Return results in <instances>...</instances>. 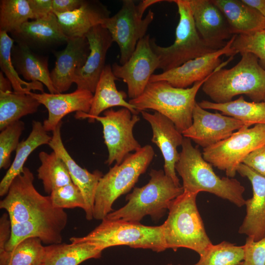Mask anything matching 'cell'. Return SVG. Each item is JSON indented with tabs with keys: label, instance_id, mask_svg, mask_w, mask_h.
Here are the masks:
<instances>
[{
	"label": "cell",
	"instance_id": "31",
	"mask_svg": "<svg viewBox=\"0 0 265 265\" xmlns=\"http://www.w3.org/2000/svg\"><path fill=\"white\" fill-rule=\"evenodd\" d=\"M205 109H213L221 112L243 122L250 127L259 124H265V102H247L243 96L225 103H216L207 100L198 103Z\"/></svg>",
	"mask_w": 265,
	"mask_h": 265
},
{
	"label": "cell",
	"instance_id": "12",
	"mask_svg": "<svg viewBox=\"0 0 265 265\" xmlns=\"http://www.w3.org/2000/svg\"><path fill=\"white\" fill-rule=\"evenodd\" d=\"M135 6L132 0H123L120 9L101 25L108 30L113 41L117 44L121 65L127 61L138 42L146 35L154 18V13L150 10L144 18L140 17Z\"/></svg>",
	"mask_w": 265,
	"mask_h": 265
},
{
	"label": "cell",
	"instance_id": "15",
	"mask_svg": "<svg viewBox=\"0 0 265 265\" xmlns=\"http://www.w3.org/2000/svg\"><path fill=\"white\" fill-rule=\"evenodd\" d=\"M235 36L234 35L223 48L215 52L191 59L170 70L153 74L149 82L165 81L173 86L186 88L205 80L222 63L221 56H230Z\"/></svg>",
	"mask_w": 265,
	"mask_h": 265
},
{
	"label": "cell",
	"instance_id": "50",
	"mask_svg": "<svg viewBox=\"0 0 265 265\" xmlns=\"http://www.w3.org/2000/svg\"><path fill=\"white\" fill-rule=\"evenodd\" d=\"M264 102H265V99H264Z\"/></svg>",
	"mask_w": 265,
	"mask_h": 265
},
{
	"label": "cell",
	"instance_id": "42",
	"mask_svg": "<svg viewBox=\"0 0 265 265\" xmlns=\"http://www.w3.org/2000/svg\"><path fill=\"white\" fill-rule=\"evenodd\" d=\"M242 163L265 177V145L250 153Z\"/></svg>",
	"mask_w": 265,
	"mask_h": 265
},
{
	"label": "cell",
	"instance_id": "40",
	"mask_svg": "<svg viewBox=\"0 0 265 265\" xmlns=\"http://www.w3.org/2000/svg\"><path fill=\"white\" fill-rule=\"evenodd\" d=\"M52 205L56 209L80 208L84 211L85 203L83 195L73 183L54 189L50 194Z\"/></svg>",
	"mask_w": 265,
	"mask_h": 265
},
{
	"label": "cell",
	"instance_id": "8",
	"mask_svg": "<svg viewBox=\"0 0 265 265\" xmlns=\"http://www.w3.org/2000/svg\"><path fill=\"white\" fill-rule=\"evenodd\" d=\"M167 1L176 3L179 15L175 41L169 46L162 47L157 44L155 38H150V40L151 48L159 61V69L163 72L217 51L209 46L199 35L188 0Z\"/></svg>",
	"mask_w": 265,
	"mask_h": 265
},
{
	"label": "cell",
	"instance_id": "21",
	"mask_svg": "<svg viewBox=\"0 0 265 265\" xmlns=\"http://www.w3.org/2000/svg\"><path fill=\"white\" fill-rule=\"evenodd\" d=\"M237 172L249 180L253 190L252 197L245 200L246 215L238 232L258 241L265 238V177L243 163Z\"/></svg>",
	"mask_w": 265,
	"mask_h": 265
},
{
	"label": "cell",
	"instance_id": "48",
	"mask_svg": "<svg viewBox=\"0 0 265 265\" xmlns=\"http://www.w3.org/2000/svg\"><path fill=\"white\" fill-rule=\"evenodd\" d=\"M12 85L8 79L5 77L3 73L0 72V91H7L12 90Z\"/></svg>",
	"mask_w": 265,
	"mask_h": 265
},
{
	"label": "cell",
	"instance_id": "5",
	"mask_svg": "<svg viewBox=\"0 0 265 265\" xmlns=\"http://www.w3.org/2000/svg\"><path fill=\"white\" fill-rule=\"evenodd\" d=\"M207 78L186 88L173 86L165 81L149 82L140 96L129 102L138 112L153 109L165 116L182 132L192 124L196 96Z\"/></svg>",
	"mask_w": 265,
	"mask_h": 265
},
{
	"label": "cell",
	"instance_id": "39",
	"mask_svg": "<svg viewBox=\"0 0 265 265\" xmlns=\"http://www.w3.org/2000/svg\"><path fill=\"white\" fill-rule=\"evenodd\" d=\"M25 129V123L21 120L13 122L0 131V168L10 167V156L16 150L19 138Z\"/></svg>",
	"mask_w": 265,
	"mask_h": 265
},
{
	"label": "cell",
	"instance_id": "28",
	"mask_svg": "<svg viewBox=\"0 0 265 265\" xmlns=\"http://www.w3.org/2000/svg\"><path fill=\"white\" fill-rule=\"evenodd\" d=\"M11 59L18 74L26 81L40 82L50 93H58L52 82L48 57L36 53L25 45L16 44L12 49Z\"/></svg>",
	"mask_w": 265,
	"mask_h": 265
},
{
	"label": "cell",
	"instance_id": "7",
	"mask_svg": "<svg viewBox=\"0 0 265 265\" xmlns=\"http://www.w3.org/2000/svg\"><path fill=\"white\" fill-rule=\"evenodd\" d=\"M70 241L93 244L103 250L118 245L148 249L157 252L167 249L161 225L146 226L140 223L106 217L86 236L72 237Z\"/></svg>",
	"mask_w": 265,
	"mask_h": 265
},
{
	"label": "cell",
	"instance_id": "22",
	"mask_svg": "<svg viewBox=\"0 0 265 265\" xmlns=\"http://www.w3.org/2000/svg\"><path fill=\"white\" fill-rule=\"evenodd\" d=\"M63 50L53 52L56 61L50 72L52 83L58 93L70 88L74 83L75 72L84 65L90 53L85 36L69 38Z\"/></svg>",
	"mask_w": 265,
	"mask_h": 265
},
{
	"label": "cell",
	"instance_id": "41",
	"mask_svg": "<svg viewBox=\"0 0 265 265\" xmlns=\"http://www.w3.org/2000/svg\"><path fill=\"white\" fill-rule=\"evenodd\" d=\"M243 248V260L238 265H265V238L254 241L247 237Z\"/></svg>",
	"mask_w": 265,
	"mask_h": 265
},
{
	"label": "cell",
	"instance_id": "51",
	"mask_svg": "<svg viewBox=\"0 0 265 265\" xmlns=\"http://www.w3.org/2000/svg\"></svg>",
	"mask_w": 265,
	"mask_h": 265
},
{
	"label": "cell",
	"instance_id": "38",
	"mask_svg": "<svg viewBox=\"0 0 265 265\" xmlns=\"http://www.w3.org/2000/svg\"><path fill=\"white\" fill-rule=\"evenodd\" d=\"M244 53L255 55L265 70V30L245 34L236 35L231 47L230 57Z\"/></svg>",
	"mask_w": 265,
	"mask_h": 265
},
{
	"label": "cell",
	"instance_id": "37",
	"mask_svg": "<svg viewBox=\"0 0 265 265\" xmlns=\"http://www.w3.org/2000/svg\"><path fill=\"white\" fill-rule=\"evenodd\" d=\"M243 258V246L223 241L215 245L211 243L196 263L186 265H238Z\"/></svg>",
	"mask_w": 265,
	"mask_h": 265
},
{
	"label": "cell",
	"instance_id": "32",
	"mask_svg": "<svg viewBox=\"0 0 265 265\" xmlns=\"http://www.w3.org/2000/svg\"><path fill=\"white\" fill-rule=\"evenodd\" d=\"M41 104L28 93L0 91V130L36 112Z\"/></svg>",
	"mask_w": 265,
	"mask_h": 265
},
{
	"label": "cell",
	"instance_id": "17",
	"mask_svg": "<svg viewBox=\"0 0 265 265\" xmlns=\"http://www.w3.org/2000/svg\"><path fill=\"white\" fill-rule=\"evenodd\" d=\"M67 214L63 209L51 214L11 225L10 238L4 251H11L21 241L37 238L47 244L61 243L62 232L67 222Z\"/></svg>",
	"mask_w": 265,
	"mask_h": 265
},
{
	"label": "cell",
	"instance_id": "43",
	"mask_svg": "<svg viewBox=\"0 0 265 265\" xmlns=\"http://www.w3.org/2000/svg\"><path fill=\"white\" fill-rule=\"evenodd\" d=\"M35 20L44 19L53 13L52 0H28Z\"/></svg>",
	"mask_w": 265,
	"mask_h": 265
},
{
	"label": "cell",
	"instance_id": "20",
	"mask_svg": "<svg viewBox=\"0 0 265 265\" xmlns=\"http://www.w3.org/2000/svg\"><path fill=\"white\" fill-rule=\"evenodd\" d=\"M27 93L47 109L48 117L43 123L47 132H53L62 122V119L69 113H88L93 97V93L90 91L78 89L69 93H36L31 91Z\"/></svg>",
	"mask_w": 265,
	"mask_h": 265
},
{
	"label": "cell",
	"instance_id": "18",
	"mask_svg": "<svg viewBox=\"0 0 265 265\" xmlns=\"http://www.w3.org/2000/svg\"><path fill=\"white\" fill-rule=\"evenodd\" d=\"M140 112L152 128L151 141L157 145L162 154L165 175L171 178L176 185L181 186L176 174L175 165L180 156L177 148L182 145L184 138L182 132L170 119L158 112L150 113L142 111Z\"/></svg>",
	"mask_w": 265,
	"mask_h": 265
},
{
	"label": "cell",
	"instance_id": "6",
	"mask_svg": "<svg viewBox=\"0 0 265 265\" xmlns=\"http://www.w3.org/2000/svg\"><path fill=\"white\" fill-rule=\"evenodd\" d=\"M155 152L150 145L129 154L119 164H116L101 178L94 200L93 218L102 220L113 211L114 201L129 192L152 162Z\"/></svg>",
	"mask_w": 265,
	"mask_h": 265
},
{
	"label": "cell",
	"instance_id": "46",
	"mask_svg": "<svg viewBox=\"0 0 265 265\" xmlns=\"http://www.w3.org/2000/svg\"><path fill=\"white\" fill-rule=\"evenodd\" d=\"M163 1L160 0H142L136 5V10L138 16L143 18V15L148 7L157 3Z\"/></svg>",
	"mask_w": 265,
	"mask_h": 265
},
{
	"label": "cell",
	"instance_id": "29",
	"mask_svg": "<svg viewBox=\"0 0 265 265\" xmlns=\"http://www.w3.org/2000/svg\"><path fill=\"white\" fill-rule=\"evenodd\" d=\"M52 136L45 130L40 121H32V130L28 137L20 142L16 149L14 160L0 183V196L8 192L13 180L23 170L27 158L33 151L41 145L48 144Z\"/></svg>",
	"mask_w": 265,
	"mask_h": 265
},
{
	"label": "cell",
	"instance_id": "35",
	"mask_svg": "<svg viewBox=\"0 0 265 265\" xmlns=\"http://www.w3.org/2000/svg\"><path fill=\"white\" fill-rule=\"evenodd\" d=\"M45 253L39 238H27L11 251L0 253V265H42Z\"/></svg>",
	"mask_w": 265,
	"mask_h": 265
},
{
	"label": "cell",
	"instance_id": "47",
	"mask_svg": "<svg viewBox=\"0 0 265 265\" xmlns=\"http://www.w3.org/2000/svg\"><path fill=\"white\" fill-rule=\"evenodd\" d=\"M244 2L259 11L265 18V0H242Z\"/></svg>",
	"mask_w": 265,
	"mask_h": 265
},
{
	"label": "cell",
	"instance_id": "33",
	"mask_svg": "<svg viewBox=\"0 0 265 265\" xmlns=\"http://www.w3.org/2000/svg\"><path fill=\"white\" fill-rule=\"evenodd\" d=\"M39 158L41 165L37 176L47 193L50 194L55 188L73 183L66 164L54 151L50 154L42 151Z\"/></svg>",
	"mask_w": 265,
	"mask_h": 265
},
{
	"label": "cell",
	"instance_id": "23",
	"mask_svg": "<svg viewBox=\"0 0 265 265\" xmlns=\"http://www.w3.org/2000/svg\"><path fill=\"white\" fill-rule=\"evenodd\" d=\"M62 122L53 132L52 139L48 145L66 164L72 182L81 191L85 203V217L87 220L93 218L95 196L102 172L97 170L91 173L80 167L71 157L66 149L61 138Z\"/></svg>",
	"mask_w": 265,
	"mask_h": 265
},
{
	"label": "cell",
	"instance_id": "1",
	"mask_svg": "<svg viewBox=\"0 0 265 265\" xmlns=\"http://www.w3.org/2000/svg\"><path fill=\"white\" fill-rule=\"evenodd\" d=\"M240 55L239 61L230 69L223 68L233 57L222 62L203 84L202 91L213 102L227 103L239 95H245L255 102L264 101L265 70L253 54Z\"/></svg>",
	"mask_w": 265,
	"mask_h": 265
},
{
	"label": "cell",
	"instance_id": "44",
	"mask_svg": "<svg viewBox=\"0 0 265 265\" xmlns=\"http://www.w3.org/2000/svg\"><path fill=\"white\" fill-rule=\"evenodd\" d=\"M83 0H52L53 13H65L73 11L80 7Z\"/></svg>",
	"mask_w": 265,
	"mask_h": 265
},
{
	"label": "cell",
	"instance_id": "27",
	"mask_svg": "<svg viewBox=\"0 0 265 265\" xmlns=\"http://www.w3.org/2000/svg\"><path fill=\"white\" fill-rule=\"evenodd\" d=\"M224 14L233 35L265 29V18L242 0H212Z\"/></svg>",
	"mask_w": 265,
	"mask_h": 265
},
{
	"label": "cell",
	"instance_id": "10",
	"mask_svg": "<svg viewBox=\"0 0 265 265\" xmlns=\"http://www.w3.org/2000/svg\"><path fill=\"white\" fill-rule=\"evenodd\" d=\"M34 175L27 167L13 180L0 208L8 213L11 225L47 216L57 212L49 196H43L33 184Z\"/></svg>",
	"mask_w": 265,
	"mask_h": 265
},
{
	"label": "cell",
	"instance_id": "11",
	"mask_svg": "<svg viewBox=\"0 0 265 265\" xmlns=\"http://www.w3.org/2000/svg\"><path fill=\"white\" fill-rule=\"evenodd\" d=\"M100 122L103 126V137L108 151L105 163L111 165L114 161L120 164L131 153L142 147L133 134L135 124L140 120L137 114H133L128 108L105 111L103 116L91 118L88 121Z\"/></svg>",
	"mask_w": 265,
	"mask_h": 265
},
{
	"label": "cell",
	"instance_id": "49",
	"mask_svg": "<svg viewBox=\"0 0 265 265\" xmlns=\"http://www.w3.org/2000/svg\"><path fill=\"white\" fill-rule=\"evenodd\" d=\"M166 265H172V264H168Z\"/></svg>",
	"mask_w": 265,
	"mask_h": 265
},
{
	"label": "cell",
	"instance_id": "34",
	"mask_svg": "<svg viewBox=\"0 0 265 265\" xmlns=\"http://www.w3.org/2000/svg\"><path fill=\"white\" fill-rule=\"evenodd\" d=\"M14 42L8 33L0 31V67L1 72L10 81L14 91L16 92L27 94L31 90L44 92L43 85L41 82L24 81L19 77L11 59V52Z\"/></svg>",
	"mask_w": 265,
	"mask_h": 265
},
{
	"label": "cell",
	"instance_id": "9",
	"mask_svg": "<svg viewBox=\"0 0 265 265\" xmlns=\"http://www.w3.org/2000/svg\"><path fill=\"white\" fill-rule=\"evenodd\" d=\"M265 145V124L244 126L227 138L204 148L202 155L211 165L234 178L245 158Z\"/></svg>",
	"mask_w": 265,
	"mask_h": 265
},
{
	"label": "cell",
	"instance_id": "25",
	"mask_svg": "<svg viewBox=\"0 0 265 265\" xmlns=\"http://www.w3.org/2000/svg\"><path fill=\"white\" fill-rule=\"evenodd\" d=\"M110 13L106 6L96 0H83L80 7L71 12L54 13L68 38L84 37L91 28L102 25Z\"/></svg>",
	"mask_w": 265,
	"mask_h": 265
},
{
	"label": "cell",
	"instance_id": "13",
	"mask_svg": "<svg viewBox=\"0 0 265 265\" xmlns=\"http://www.w3.org/2000/svg\"><path fill=\"white\" fill-rule=\"evenodd\" d=\"M149 34L137 43L132 54L124 64L115 62L112 71L117 79L126 83L130 99L140 96L145 89L155 71L159 69V61L150 45Z\"/></svg>",
	"mask_w": 265,
	"mask_h": 265
},
{
	"label": "cell",
	"instance_id": "36",
	"mask_svg": "<svg viewBox=\"0 0 265 265\" xmlns=\"http://www.w3.org/2000/svg\"><path fill=\"white\" fill-rule=\"evenodd\" d=\"M29 19L35 18L28 0L0 1V31L12 33Z\"/></svg>",
	"mask_w": 265,
	"mask_h": 265
},
{
	"label": "cell",
	"instance_id": "26",
	"mask_svg": "<svg viewBox=\"0 0 265 265\" xmlns=\"http://www.w3.org/2000/svg\"><path fill=\"white\" fill-rule=\"evenodd\" d=\"M118 80L114 75L111 65L106 64L93 94L89 112H76L77 119H88L99 116L102 112L114 106H121L129 109L133 114L138 112L134 107L126 101L127 94L117 89L115 80Z\"/></svg>",
	"mask_w": 265,
	"mask_h": 265
},
{
	"label": "cell",
	"instance_id": "19",
	"mask_svg": "<svg viewBox=\"0 0 265 265\" xmlns=\"http://www.w3.org/2000/svg\"><path fill=\"white\" fill-rule=\"evenodd\" d=\"M196 28L203 40L217 50L234 35L222 11L212 0H188Z\"/></svg>",
	"mask_w": 265,
	"mask_h": 265
},
{
	"label": "cell",
	"instance_id": "45",
	"mask_svg": "<svg viewBox=\"0 0 265 265\" xmlns=\"http://www.w3.org/2000/svg\"><path fill=\"white\" fill-rule=\"evenodd\" d=\"M11 233V223L8 213H3L0 219V252L4 249Z\"/></svg>",
	"mask_w": 265,
	"mask_h": 265
},
{
	"label": "cell",
	"instance_id": "24",
	"mask_svg": "<svg viewBox=\"0 0 265 265\" xmlns=\"http://www.w3.org/2000/svg\"><path fill=\"white\" fill-rule=\"evenodd\" d=\"M11 34L16 44L25 45L33 51L50 50L66 43L68 39L54 13L44 19L28 21Z\"/></svg>",
	"mask_w": 265,
	"mask_h": 265
},
{
	"label": "cell",
	"instance_id": "3",
	"mask_svg": "<svg viewBox=\"0 0 265 265\" xmlns=\"http://www.w3.org/2000/svg\"><path fill=\"white\" fill-rule=\"evenodd\" d=\"M150 179L145 186L134 187L126 197L128 203L112 211L106 217L109 219H122L140 223L150 215L155 221L160 219L168 210L171 202L184 191L182 186L175 184L163 170H151Z\"/></svg>",
	"mask_w": 265,
	"mask_h": 265
},
{
	"label": "cell",
	"instance_id": "16",
	"mask_svg": "<svg viewBox=\"0 0 265 265\" xmlns=\"http://www.w3.org/2000/svg\"><path fill=\"white\" fill-rule=\"evenodd\" d=\"M85 37L89 44L90 53L84 65L78 69L74 77L77 89L94 94L105 64L107 52L113 42L107 29L101 25L91 28Z\"/></svg>",
	"mask_w": 265,
	"mask_h": 265
},
{
	"label": "cell",
	"instance_id": "30",
	"mask_svg": "<svg viewBox=\"0 0 265 265\" xmlns=\"http://www.w3.org/2000/svg\"><path fill=\"white\" fill-rule=\"evenodd\" d=\"M102 251L86 242L51 244L45 246L42 265H79L88 259L100 258Z\"/></svg>",
	"mask_w": 265,
	"mask_h": 265
},
{
	"label": "cell",
	"instance_id": "2",
	"mask_svg": "<svg viewBox=\"0 0 265 265\" xmlns=\"http://www.w3.org/2000/svg\"><path fill=\"white\" fill-rule=\"evenodd\" d=\"M181 146L175 170L182 178L185 191L197 194L207 192L227 200L238 207L245 205V188L238 181L217 176L190 139L184 137Z\"/></svg>",
	"mask_w": 265,
	"mask_h": 265
},
{
	"label": "cell",
	"instance_id": "4",
	"mask_svg": "<svg viewBox=\"0 0 265 265\" xmlns=\"http://www.w3.org/2000/svg\"><path fill=\"white\" fill-rule=\"evenodd\" d=\"M197 194L184 190L171 202L167 218L161 225L167 249L176 251L186 248L200 256L212 243L197 207Z\"/></svg>",
	"mask_w": 265,
	"mask_h": 265
},
{
	"label": "cell",
	"instance_id": "14",
	"mask_svg": "<svg viewBox=\"0 0 265 265\" xmlns=\"http://www.w3.org/2000/svg\"><path fill=\"white\" fill-rule=\"evenodd\" d=\"M244 126L243 122L233 117L208 111L196 103L192 124L182 133L204 149L227 138Z\"/></svg>",
	"mask_w": 265,
	"mask_h": 265
}]
</instances>
